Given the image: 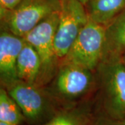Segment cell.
<instances>
[{
	"label": "cell",
	"instance_id": "obj_11",
	"mask_svg": "<svg viewBox=\"0 0 125 125\" xmlns=\"http://www.w3.org/2000/svg\"><path fill=\"white\" fill-rule=\"evenodd\" d=\"M90 20L107 26L125 9V0H89L85 4Z\"/></svg>",
	"mask_w": 125,
	"mask_h": 125
},
{
	"label": "cell",
	"instance_id": "obj_13",
	"mask_svg": "<svg viewBox=\"0 0 125 125\" xmlns=\"http://www.w3.org/2000/svg\"><path fill=\"white\" fill-rule=\"evenodd\" d=\"M0 122L13 125H27L21 108L3 86L0 88Z\"/></svg>",
	"mask_w": 125,
	"mask_h": 125
},
{
	"label": "cell",
	"instance_id": "obj_14",
	"mask_svg": "<svg viewBox=\"0 0 125 125\" xmlns=\"http://www.w3.org/2000/svg\"><path fill=\"white\" fill-rule=\"evenodd\" d=\"M92 125H125V119L115 120L100 114L97 111Z\"/></svg>",
	"mask_w": 125,
	"mask_h": 125
},
{
	"label": "cell",
	"instance_id": "obj_15",
	"mask_svg": "<svg viewBox=\"0 0 125 125\" xmlns=\"http://www.w3.org/2000/svg\"><path fill=\"white\" fill-rule=\"evenodd\" d=\"M22 0H0V13L14 9Z\"/></svg>",
	"mask_w": 125,
	"mask_h": 125
},
{
	"label": "cell",
	"instance_id": "obj_17",
	"mask_svg": "<svg viewBox=\"0 0 125 125\" xmlns=\"http://www.w3.org/2000/svg\"><path fill=\"white\" fill-rule=\"evenodd\" d=\"M121 56H122V61H123V62L125 64V53L122 54V55H121Z\"/></svg>",
	"mask_w": 125,
	"mask_h": 125
},
{
	"label": "cell",
	"instance_id": "obj_16",
	"mask_svg": "<svg viewBox=\"0 0 125 125\" xmlns=\"http://www.w3.org/2000/svg\"><path fill=\"white\" fill-rule=\"evenodd\" d=\"M79 1H81V2L83 4L85 5V4H86V3H87L88 1H89V0H79Z\"/></svg>",
	"mask_w": 125,
	"mask_h": 125
},
{
	"label": "cell",
	"instance_id": "obj_9",
	"mask_svg": "<svg viewBox=\"0 0 125 125\" xmlns=\"http://www.w3.org/2000/svg\"><path fill=\"white\" fill-rule=\"evenodd\" d=\"M97 113L87 100L74 106L62 108L49 120L40 125H92Z\"/></svg>",
	"mask_w": 125,
	"mask_h": 125
},
{
	"label": "cell",
	"instance_id": "obj_4",
	"mask_svg": "<svg viewBox=\"0 0 125 125\" xmlns=\"http://www.w3.org/2000/svg\"><path fill=\"white\" fill-rule=\"evenodd\" d=\"M106 29V26L89 19L60 65H75L91 71L97 69L104 56Z\"/></svg>",
	"mask_w": 125,
	"mask_h": 125
},
{
	"label": "cell",
	"instance_id": "obj_5",
	"mask_svg": "<svg viewBox=\"0 0 125 125\" xmlns=\"http://www.w3.org/2000/svg\"><path fill=\"white\" fill-rule=\"evenodd\" d=\"M60 6V0H22L12 10L0 13L1 29L24 38Z\"/></svg>",
	"mask_w": 125,
	"mask_h": 125
},
{
	"label": "cell",
	"instance_id": "obj_8",
	"mask_svg": "<svg viewBox=\"0 0 125 125\" xmlns=\"http://www.w3.org/2000/svg\"><path fill=\"white\" fill-rule=\"evenodd\" d=\"M0 34V79L3 87L18 80L17 62L24 43V38L1 29Z\"/></svg>",
	"mask_w": 125,
	"mask_h": 125
},
{
	"label": "cell",
	"instance_id": "obj_1",
	"mask_svg": "<svg viewBox=\"0 0 125 125\" xmlns=\"http://www.w3.org/2000/svg\"><path fill=\"white\" fill-rule=\"evenodd\" d=\"M97 70L99 94L96 102L99 113L115 120L125 119V64L120 55L104 56Z\"/></svg>",
	"mask_w": 125,
	"mask_h": 125
},
{
	"label": "cell",
	"instance_id": "obj_6",
	"mask_svg": "<svg viewBox=\"0 0 125 125\" xmlns=\"http://www.w3.org/2000/svg\"><path fill=\"white\" fill-rule=\"evenodd\" d=\"M58 11L50 15L24 37L36 49L40 57L41 72L36 85L41 88L49 82L59 63L54 47Z\"/></svg>",
	"mask_w": 125,
	"mask_h": 125
},
{
	"label": "cell",
	"instance_id": "obj_12",
	"mask_svg": "<svg viewBox=\"0 0 125 125\" xmlns=\"http://www.w3.org/2000/svg\"><path fill=\"white\" fill-rule=\"evenodd\" d=\"M125 53V9L106 26L104 56Z\"/></svg>",
	"mask_w": 125,
	"mask_h": 125
},
{
	"label": "cell",
	"instance_id": "obj_18",
	"mask_svg": "<svg viewBox=\"0 0 125 125\" xmlns=\"http://www.w3.org/2000/svg\"><path fill=\"white\" fill-rule=\"evenodd\" d=\"M0 125H10V124H7V123H5V122H0Z\"/></svg>",
	"mask_w": 125,
	"mask_h": 125
},
{
	"label": "cell",
	"instance_id": "obj_2",
	"mask_svg": "<svg viewBox=\"0 0 125 125\" xmlns=\"http://www.w3.org/2000/svg\"><path fill=\"white\" fill-rule=\"evenodd\" d=\"M58 68L54 83L45 89L50 96L62 108L89 100L94 85L93 71L72 64H61Z\"/></svg>",
	"mask_w": 125,
	"mask_h": 125
},
{
	"label": "cell",
	"instance_id": "obj_7",
	"mask_svg": "<svg viewBox=\"0 0 125 125\" xmlns=\"http://www.w3.org/2000/svg\"><path fill=\"white\" fill-rule=\"evenodd\" d=\"M58 21L54 38L56 55L61 62L89 20L85 5L79 0H60Z\"/></svg>",
	"mask_w": 125,
	"mask_h": 125
},
{
	"label": "cell",
	"instance_id": "obj_10",
	"mask_svg": "<svg viewBox=\"0 0 125 125\" xmlns=\"http://www.w3.org/2000/svg\"><path fill=\"white\" fill-rule=\"evenodd\" d=\"M40 57L33 47L24 40L17 62L18 79L36 85L40 78Z\"/></svg>",
	"mask_w": 125,
	"mask_h": 125
},
{
	"label": "cell",
	"instance_id": "obj_3",
	"mask_svg": "<svg viewBox=\"0 0 125 125\" xmlns=\"http://www.w3.org/2000/svg\"><path fill=\"white\" fill-rule=\"evenodd\" d=\"M5 88L21 108L27 125H42L62 108L46 90L34 84L18 79Z\"/></svg>",
	"mask_w": 125,
	"mask_h": 125
}]
</instances>
